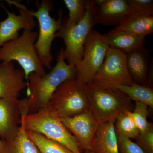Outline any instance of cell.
<instances>
[{"instance_id":"cell-1","label":"cell","mask_w":153,"mask_h":153,"mask_svg":"<svg viewBox=\"0 0 153 153\" xmlns=\"http://www.w3.org/2000/svg\"><path fill=\"white\" fill-rule=\"evenodd\" d=\"M63 48L60 49L57 63L49 72L44 75L32 73L28 78L27 98L25 99L27 114L45 108L58 86L67 79L76 78V68L66 63Z\"/></svg>"},{"instance_id":"cell-2","label":"cell","mask_w":153,"mask_h":153,"mask_svg":"<svg viewBox=\"0 0 153 153\" xmlns=\"http://www.w3.org/2000/svg\"><path fill=\"white\" fill-rule=\"evenodd\" d=\"M89 110L99 123L116 120L121 113L132 111L131 100L117 88L94 82L86 84Z\"/></svg>"},{"instance_id":"cell-3","label":"cell","mask_w":153,"mask_h":153,"mask_svg":"<svg viewBox=\"0 0 153 153\" xmlns=\"http://www.w3.org/2000/svg\"><path fill=\"white\" fill-rule=\"evenodd\" d=\"M96 24V5L93 0H87L85 16L77 24L69 25L62 22L60 30L55 34V38L63 39L65 44L63 57L69 65L76 68L79 66L85 42Z\"/></svg>"},{"instance_id":"cell-4","label":"cell","mask_w":153,"mask_h":153,"mask_svg":"<svg viewBox=\"0 0 153 153\" xmlns=\"http://www.w3.org/2000/svg\"><path fill=\"white\" fill-rule=\"evenodd\" d=\"M38 37L37 32L24 30L22 36L6 42L0 48V61L8 62L15 60L18 62L25 73L27 87L28 78L31 73L40 75L47 73L35 48Z\"/></svg>"},{"instance_id":"cell-5","label":"cell","mask_w":153,"mask_h":153,"mask_svg":"<svg viewBox=\"0 0 153 153\" xmlns=\"http://www.w3.org/2000/svg\"><path fill=\"white\" fill-rule=\"evenodd\" d=\"M20 123L26 131L42 134L60 143L74 153H81L76 140L63 125L60 118L47 107L34 113L22 114Z\"/></svg>"},{"instance_id":"cell-6","label":"cell","mask_w":153,"mask_h":153,"mask_svg":"<svg viewBox=\"0 0 153 153\" xmlns=\"http://www.w3.org/2000/svg\"><path fill=\"white\" fill-rule=\"evenodd\" d=\"M47 107L60 118L89 110L86 84L76 77L67 79L58 86Z\"/></svg>"},{"instance_id":"cell-7","label":"cell","mask_w":153,"mask_h":153,"mask_svg":"<svg viewBox=\"0 0 153 153\" xmlns=\"http://www.w3.org/2000/svg\"><path fill=\"white\" fill-rule=\"evenodd\" d=\"M36 5L38 8L37 11H31V14L38 20L39 26L35 48L41 64L50 70L52 68L51 63L54 59L51 53V46L55 34L62 26L63 12L60 10L58 19L56 20L50 15L53 8L52 1L42 0Z\"/></svg>"},{"instance_id":"cell-8","label":"cell","mask_w":153,"mask_h":153,"mask_svg":"<svg viewBox=\"0 0 153 153\" xmlns=\"http://www.w3.org/2000/svg\"><path fill=\"white\" fill-rule=\"evenodd\" d=\"M109 48L103 35L92 30L85 42L82 60L76 68V78L86 84L92 82Z\"/></svg>"},{"instance_id":"cell-9","label":"cell","mask_w":153,"mask_h":153,"mask_svg":"<svg viewBox=\"0 0 153 153\" xmlns=\"http://www.w3.org/2000/svg\"><path fill=\"white\" fill-rule=\"evenodd\" d=\"M92 82L111 87L134 83L127 66L126 54L110 47L104 62Z\"/></svg>"},{"instance_id":"cell-10","label":"cell","mask_w":153,"mask_h":153,"mask_svg":"<svg viewBox=\"0 0 153 153\" xmlns=\"http://www.w3.org/2000/svg\"><path fill=\"white\" fill-rule=\"evenodd\" d=\"M6 1L10 4L16 6L20 15L11 13L3 6L7 14V17L4 21H0V48L6 42L17 39L19 36V30H33L37 27L35 17L31 14V10H28L26 6L17 1Z\"/></svg>"},{"instance_id":"cell-11","label":"cell","mask_w":153,"mask_h":153,"mask_svg":"<svg viewBox=\"0 0 153 153\" xmlns=\"http://www.w3.org/2000/svg\"><path fill=\"white\" fill-rule=\"evenodd\" d=\"M60 119L67 130L74 137L80 149L91 151L92 143L99 123L90 111L72 117Z\"/></svg>"},{"instance_id":"cell-12","label":"cell","mask_w":153,"mask_h":153,"mask_svg":"<svg viewBox=\"0 0 153 153\" xmlns=\"http://www.w3.org/2000/svg\"><path fill=\"white\" fill-rule=\"evenodd\" d=\"M22 105L19 98H0V137L2 140L13 139L19 132Z\"/></svg>"},{"instance_id":"cell-13","label":"cell","mask_w":153,"mask_h":153,"mask_svg":"<svg viewBox=\"0 0 153 153\" xmlns=\"http://www.w3.org/2000/svg\"><path fill=\"white\" fill-rule=\"evenodd\" d=\"M26 87L23 70L16 68L13 61L0 63V98H19Z\"/></svg>"},{"instance_id":"cell-14","label":"cell","mask_w":153,"mask_h":153,"mask_svg":"<svg viewBox=\"0 0 153 153\" xmlns=\"http://www.w3.org/2000/svg\"><path fill=\"white\" fill-rule=\"evenodd\" d=\"M94 1L96 5L97 24L117 26L128 14V5L126 0Z\"/></svg>"},{"instance_id":"cell-15","label":"cell","mask_w":153,"mask_h":153,"mask_svg":"<svg viewBox=\"0 0 153 153\" xmlns=\"http://www.w3.org/2000/svg\"><path fill=\"white\" fill-rule=\"evenodd\" d=\"M115 121L99 124L92 143L91 151L94 153H119Z\"/></svg>"},{"instance_id":"cell-16","label":"cell","mask_w":153,"mask_h":153,"mask_svg":"<svg viewBox=\"0 0 153 153\" xmlns=\"http://www.w3.org/2000/svg\"><path fill=\"white\" fill-rule=\"evenodd\" d=\"M126 55V63L129 72L136 83L147 86V79L150 63L148 51L145 47L129 52Z\"/></svg>"},{"instance_id":"cell-17","label":"cell","mask_w":153,"mask_h":153,"mask_svg":"<svg viewBox=\"0 0 153 153\" xmlns=\"http://www.w3.org/2000/svg\"><path fill=\"white\" fill-rule=\"evenodd\" d=\"M111 31H125L145 38L153 33V16L126 15Z\"/></svg>"},{"instance_id":"cell-18","label":"cell","mask_w":153,"mask_h":153,"mask_svg":"<svg viewBox=\"0 0 153 153\" xmlns=\"http://www.w3.org/2000/svg\"><path fill=\"white\" fill-rule=\"evenodd\" d=\"M103 36L110 47L120 50L126 54L144 47L145 38L125 31H111Z\"/></svg>"},{"instance_id":"cell-19","label":"cell","mask_w":153,"mask_h":153,"mask_svg":"<svg viewBox=\"0 0 153 153\" xmlns=\"http://www.w3.org/2000/svg\"><path fill=\"white\" fill-rule=\"evenodd\" d=\"M3 142L1 153H41L28 137L22 123H20V129L16 136L13 139Z\"/></svg>"},{"instance_id":"cell-20","label":"cell","mask_w":153,"mask_h":153,"mask_svg":"<svg viewBox=\"0 0 153 153\" xmlns=\"http://www.w3.org/2000/svg\"><path fill=\"white\" fill-rule=\"evenodd\" d=\"M113 88L119 89L131 100L144 103L153 108V89L152 88L140 85L135 82L129 85H118Z\"/></svg>"},{"instance_id":"cell-21","label":"cell","mask_w":153,"mask_h":153,"mask_svg":"<svg viewBox=\"0 0 153 153\" xmlns=\"http://www.w3.org/2000/svg\"><path fill=\"white\" fill-rule=\"evenodd\" d=\"M26 132L41 153H74L60 143L50 139L42 134L29 131H26Z\"/></svg>"},{"instance_id":"cell-22","label":"cell","mask_w":153,"mask_h":153,"mask_svg":"<svg viewBox=\"0 0 153 153\" xmlns=\"http://www.w3.org/2000/svg\"><path fill=\"white\" fill-rule=\"evenodd\" d=\"M114 128L117 134L131 140L135 139L140 133L133 120L126 112L118 116L115 121Z\"/></svg>"},{"instance_id":"cell-23","label":"cell","mask_w":153,"mask_h":153,"mask_svg":"<svg viewBox=\"0 0 153 153\" xmlns=\"http://www.w3.org/2000/svg\"><path fill=\"white\" fill-rule=\"evenodd\" d=\"M63 2L69 11L66 24L74 25L80 22L85 16L87 0H64Z\"/></svg>"},{"instance_id":"cell-24","label":"cell","mask_w":153,"mask_h":153,"mask_svg":"<svg viewBox=\"0 0 153 153\" xmlns=\"http://www.w3.org/2000/svg\"><path fill=\"white\" fill-rule=\"evenodd\" d=\"M149 107L146 105L140 102H135L132 111H127V114L133 120L139 129L140 133L145 131L150 125L147 120L149 116Z\"/></svg>"},{"instance_id":"cell-25","label":"cell","mask_w":153,"mask_h":153,"mask_svg":"<svg viewBox=\"0 0 153 153\" xmlns=\"http://www.w3.org/2000/svg\"><path fill=\"white\" fill-rule=\"evenodd\" d=\"M128 15L134 16H153L152 0H127Z\"/></svg>"},{"instance_id":"cell-26","label":"cell","mask_w":153,"mask_h":153,"mask_svg":"<svg viewBox=\"0 0 153 153\" xmlns=\"http://www.w3.org/2000/svg\"><path fill=\"white\" fill-rule=\"evenodd\" d=\"M136 143L145 153H153V125L151 123L148 128L140 133L136 138Z\"/></svg>"},{"instance_id":"cell-27","label":"cell","mask_w":153,"mask_h":153,"mask_svg":"<svg viewBox=\"0 0 153 153\" xmlns=\"http://www.w3.org/2000/svg\"><path fill=\"white\" fill-rule=\"evenodd\" d=\"M117 134L119 153H145L143 150L131 140Z\"/></svg>"},{"instance_id":"cell-28","label":"cell","mask_w":153,"mask_h":153,"mask_svg":"<svg viewBox=\"0 0 153 153\" xmlns=\"http://www.w3.org/2000/svg\"><path fill=\"white\" fill-rule=\"evenodd\" d=\"M3 144H4V142L1 140L0 139V153H1V152Z\"/></svg>"},{"instance_id":"cell-29","label":"cell","mask_w":153,"mask_h":153,"mask_svg":"<svg viewBox=\"0 0 153 153\" xmlns=\"http://www.w3.org/2000/svg\"><path fill=\"white\" fill-rule=\"evenodd\" d=\"M84 153H94L92 151H85Z\"/></svg>"}]
</instances>
